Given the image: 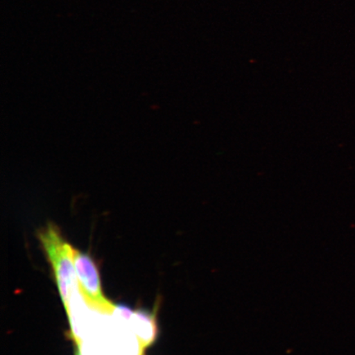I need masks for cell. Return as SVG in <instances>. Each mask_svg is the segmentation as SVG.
Wrapping results in <instances>:
<instances>
[{
  "mask_svg": "<svg viewBox=\"0 0 355 355\" xmlns=\"http://www.w3.org/2000/svg\"><path fill=\"white\" fill-rule=\"evenodd\" d=\"M38 238L42 247L51 265L53 273L68 316L72 327L70 303L75 288L78 286L76 269L74 264V248L66 241L60 230L55 225L49 224L40 230Z\"/></svg>",
  "mask_w": 355,
  "mask_h": 355,
  "instance_id": "obj_1",
  "label": "cell"
},
{
  "mask_svg": "<svg viewBox=\"0 0 355 355\" xmlns=\"http://www.w3.org/2000/svg\"><path fill=\"white\" fill-rule=\"evenodd\" d=\"M74 264L78 288L89 307L101 313L112 314L117 306L102 291L98 268L90 256L74 248Z\"/></svg>",
  "mask_w": 355,
  "mask_h": 355,
  "instance_id": "obj_2",
  "label": "cell"
},
{
  "mask_svg": "<svg viewBox=\"0 0 355 355\" xmlns=\"http://www.w3.org/2000/svg\"><path fill=\"white\" fill-rule=\"evenodd\" d=\"M157 307L153 313L146 310H137L131 314L128 322H131L133 331L139 339V352L144 353L157 340L158 336Z\"/></svg>",
  "mask_w": 355,
  "mask_h": 355,
  "instance_id": "obj_3",
  "label": "cell"
},
{
  "mask_svg": "<svg viewBox=\"0 0 355 355\" xmlns=\"http://www.w3.org/2000/svg\"><path fill=\"white\" fill-rule=\"evenodd\" d=\"M139 355H144V353H141V352H139Z\"/></svg>",
  "mask_w": 355,
  "mask_h": 355,
  "instance_id": "obj_4",
  "label": "cell"
}]
</instances>
